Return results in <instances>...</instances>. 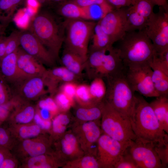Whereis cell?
I'll use <instances>...</instances> for the list:
<instances>
[{
  "label": "cell",
  "mask_w": 168,
  "mask_h": 168,
  "mask_svg": "<svg viewBox=\"0 0 168 168\" xmlns=\"http://www.w3.org/2000/svg\"><path fill=\"white\" fill-rule=\"evenodd\" d=\"M132 130L137 139L156 144L168 140L150 103L140 96H136L133 113L130 120Z\"/></svg>",
  "instance_id": "cell-1"
},
{
  "label": "cell",
  "mask_w": 168,
  "mask_h": 168,
  "mask_svg": "<svg viewBox=\"0 0 168 168\" xmlns=\"http://www.w3.org/2000/svg\"><path fill=\"white\" fill-rule=\"evenodd\" d=\"M117 42L116 48L125 67L150 63L156 53L144 30L126 32Z\"/></svg>",
  "instance_id": "cell-2"
},
{
  "label": "cell",
  "mask_w": 168,
  "mask_h": 168,
  "mask_svg": "<svg viewBox=\"0 0 168 168\" xmlns=\"http://www.w3.org/2000/svg\"><path fill=\"white\" fill-rule=\"evenodd\" d=\"M30 30L51 53L55 60L64 42V36L60 25L53 15L41 11L35 16Z\"/></svg>",
  "instance_id": "cell-3"
},
{
  "label": "cell",
  "mask_w": 168,
  "mask_h": 168,
  "mask_svg": "<svg viewBox=\"0 0 168 168\" xmlns=\"http://www.w3.org/2000/svg\"><path fill=\"white\" fill-rule=\"evenodd\" d=\"M124 72L106 78L107 84L105 100L123 117L130 121L136 96L125 79Z\"/></svg>",
  "instance_id": "cell-4"
},
{
  "label": "cell",
  "mask_w": 168,
  "mask_h": 168,
  "mask_svg": "<svg viewBox=\"0 0 168 168\" xmlns=\"http://www.w3.org/2000/svg\"><path fill=\"white\" fill-rule=\"evenodd\" d=\"M96 23L91 20L68 19L65 24V48L78 55L86 62L90 38Z\"/></svg>",
  "instance_id": "cell-5"
},
{
  "label": "cell",
  "mask_w": 168,
  "mask_h": 168,
  "mask_svg": "<svg viewBox=\"0 0 168 168\" xmlns=\"http://www.w3.org/2000/svg\"><path fill=\"white\" fill-rule=\"evenodd\" d=\"M101 119L102 130L112 138L128 146L137 139L130 121L123 117L105 99Z\"/></svg>",
  "instance_id": "cell-6"
},
{
  "label": "cell",
  "mask_w": 168,
  "mask_h": 168,
  "mask_svg": "<svg viewBox=\"0 0 168 168\" xmlns=\"http://www.w3.org/2000/svg\"><path fill=\"white\" fill-rule=\"evenodd\" d=\"M91 59L95 69L93 79L107 78L123 72L126 69L118 49L113 46L93 51Z\"/></svg>",
  "instance_id": "cell-7"
},
{
  "label": "cell",
  "mask_w": 168,
  "mask_h": 168,
  "mask_svg": "<svg viewBox=\"0 0 168 168\" xmlns=\"http://www.w3.org/2000/svg\"><path fill=\"white\" fill-rule=\"evenodd\" d=\"M152 71L149 63L132 65L126 67L124 75L134 92L147 97H156L159 95L152 80Z\"/></svg>",
  "instance_id": "cell-8"
},
{
  "label": "cell",
  "mask_w": 168,
  "mask_h": 168,
  "mask_svg": "<svg viewBox=\"0 0 168 168\" xmlns=\"http://www.w3.org/2000/svg\"><path fill=\"white\" fill-rule=\"evenodd\" d=\"M144 30L157 53L168 50V10L159 7L151 16Z\"/></svg>",
  "instance_id": "cell-9"
},
{
  "label": "cell",
  "mask_w": 168,
  "mask_h": 168,
  "mask_svg": "<svg viewBox=\"0 0 168 168\" xmlns=\"http://www.w3.org/2000/svg\"><path fill=\"white\" fill-rule=\"evenodd\" d=\"M96 158L100 168H114L121 156L128 146L104 133L97 142Z\"/></svg>",
  "instance_id": "cell-10"
},
{
  "label": "cell",
  "mask_w": 168,
  "mask_h": 168,
  "mask_svg": "<svg viewBox=\"0 0 168 168\" xmlns=\"http://www.w3.org/2000/svg\"><path fill=\"white\" fill-rule=\"evenodd\" d=\"M127 150L138 168H163L154 144L137 139L132 142Z\"/></svg>",
  "instance_id": "cell-11"
},
{
  "label": "cell",
  "mask_w": 168,
  "mask_h": 168,
  "mask_svg": "<svg viewBox=\"0 0 168 168\" xmlns=\"http://www.w3.org/2000/svg\"><path fill=\"white\" fill-rule=\"evenodd\" d=\"M155 6L152 0H136L127 7L126 32L144 30Z\"/></svg>",
  "instance_id": "cell-12"
},
{
  "label": "cell",
  "mask_w": 168,
  "mask_h": 168,
  "mask_svg": "<svg viewBox=\"0 0 168 168\" xmlns=\"http://www.w3.org/2000/svg\"><path fill=\"white\" fill-rule=\"evenodd\" d=\"M127 7L114 9L98 21L113 44L120 40L126 32Z\"/></svg>",
  "instance_id": "cell-13"
},
{
  "label": "cell",
  "mask_w": 168,
  "mask_h": 168,
  "mask_svg": "<svg viewBox=\"0 0 168 168\" xmlns=\"http://www.w3.org/2000/svg\"><path fill=\"white\" fill-rule=\"evenodd\" d=\"M20 42L21 48L24 51L43 65L50 67L54 65L55 58L30 30L20 31Z\"/></svg>",
  "instance_id": "cell-14"
},
{
  "label": "cell",
  "mask_w": 168,
  "mask_h": 168,
  "mask_svg": "<svg viewBox=\"0 0 168 168\" xmlns=\"http://www.w3.org/2000/svg\"><path fill=\"white\" fill-rule=\"evenodd\" d=\"M12 85V95L27 101L36 100L48 92L43 77L41 76L25 78Z\"/></svg>",
  "instance_id": "cell-15"
},
{
  "label": "cell",
  "mask_w": 168,
  "mask_h": 168,
  "mask_svg": "<svg viewBox=\"0 0 168 168\" xmlns=\"http://www.w3.org/2000/svg\"><path fill=\"white\" fill-rule=\"evenodd\" d=\"M74 134L84 152L89 154L101 135V131L94 121L85 122L77 126Z\"/></svg>",
  "instance_id": "cell-16"
},
{
  "label": "cell",
  "mask_w": 168,
  "mask_h": 168,
  "mask_svg": "<svg viewBox=\"0 0 168 168\" xmlns=\"http://www.w3.org/2000/svg\"><path fill=\"white\" fill-rule=\"evenodd\" d=\"M17 65L21 76L25 78L35 76L43 77L47 69L44 65L19 47L17 50Z\"/></svg>",
  "instance_id": "cell-17"
},
{
  "label": "cell",
  "mask_w": 168,
  "mask_h": 168,
  "mask_svg": "<svg viewBox=\"0 0 168 168\" xmlns=\"http://www.w3.org/2000/svg\"><path fill=\"white\" fill-rule=\"evenodd\" d=\"M43 77L48 92L51 95L57 92L59 84L69 82H77L80 78L63 66L47 69Z\"/></svg>",
  "instance_id": "cell-18"
},
{
  "label": "cell",
  "mask_w": 168,
  "mask_h": 168,
  "mask_svg": "<svg viewBox=\"0 0 168 168\" xmlns=\"http://www.w3.org/2000/svg\"><path fill=\"white\" fill-rule=\"evenodd\" d=\"M47 139L44 136L39 135L21 140L18 146V152L25 157L24 159L48 153L49 143Z\"/></svg>",
  "instance_id": "cell-19"
},
{
  "label": "cell",
  "mask_w": 168,
  "mask_h": 168,
  "mask_svg": "<svg viewBox=\"0 0 168 168\" xmlns=\"http://www.w3.org/2000/svg\"><path fill=\"white\" fill-rule=\"evenodd\" d=\"M64 134L59 143L60 152L58 154L59 157L70 161L83 156L84 152L76 135L69 133Z\"/></svg>",
  "instance_id": "cell-20"
},
{
  "label": "cell",
  "mask_w": 168,
  "mask_h": 168,
  "mask_svg": "<svg viewBox=\"0 0 168 168\" xmlns=\"http://www.w3.org/2000/svg\"><path fill=\"white\" fill-rule=\"evenodd\" d=\"M36 112L33 105L20 99L8 119L12 125L28 124L33 120Z\"/></svg>",
  "instance_id": "cell-21"
},
{
  "label": "cell",
  "mask_w": 168,
  "mask_h": 168,
  "mask_svg": "<svg viewBox=\"0 0 168 168\" xmlns=\"http://www.w3.org/2000/svg\"><path fill=\"white\" fill-rule=\"evenodd\" d=\"M17 60V51L5 55L0 60L1 75L7 82L12 84L24 78L19 74Z\"/></svg>",
  "instance_id": "cell-22"
},
{
  "label": "cell",
  "mask_w": 168,
  "mask_h": 168,
  "mask_svg": "<svg viewBox=\"0 0 168 168\" xmlns=\"http://www.w3.org/2000/svg\"><path fill=\"white\" fill-rule=\"evenodd\" d=\"M61 160L62 159L58 154L48 152L24 159L22 166L26 168H56L61 164L60 162Z\"/></svg>",
  "instance_id": "cell-23"
},
{
  "label": "cell",
  "mask_w": 168,
  "mask_h": 168,
  "mask_svg": "<svg viewBox=\"0 0 168 168\" xmlns=\"http://www.w3.org/2000/svg\"><path fill=\"white\" fill-rule=\"evenodd\" d=\"M63 66L80 77L85 69L86 62L80 56L65 48L61 59Z\"/></svg>",
  "instance_id": "cell-24"
},
{
  "label": "cell",
  "mask_w": 168,
  "mask_h": 168,
  "mask_svg": "<svg viewBox=\"0 0 168 168\" xmlns=\"http://www.w3.org/2000/svg\"><path fill=\"white\" fill-rule=\"evenodd\" d=\"M150 104L163 129L168 133V96H160Z\"/></svg>",
  "instance_id": "cell-25"
},
{
  "label": "cell",
  "mask_w": 168,
  "mask_h": 168,
  "mask_svg": "<svg viewBox=\"0 0 168 168\" xmlns=\"http://www.w3.org/2000/svg\"><path fill=\"white\" fill-rule=\"evenodd\" d=\"M9 128L12 136L16 137L21 141L38 137L40 134L42 130L35 123L12 125Z\"/></svg>",
  "instance_id": "cell-26"
},
{
  "label": "cell",
  "mask_w": 168,
  "mask_h": 168,
  "mask_svg": "<svg viewBox=\"0 0 168 168\" xmlns=\"http://www.w3.org/2000/svg\"><path fill=\"white\" fill-rule=\"evenodd\" d=\"M90 40V52L105 49L113 46L109 36L103 30L98 21L94 28Z\"/></svg>",
  "instance_id": "cell-27"
},
{
  "label": "cell",
  "mask_w": 168,
  "mask_h": 168,
  "mask_svg": "<svg viewBox=\"0 0 168 168\" xmlns=\"http://www.w3.org/2000/svg\"><path fill=\"white\" fill-rule=\"evenodd\" d=\"M58 9L59 14L68 19H80L90 20L84 7L72 2H64Z\"/></svg>",
  "instance_id": "cell-28"
},
{
  "label": "cell",
  "mask_w": 168,
  "mask_h": 168,
  "mask_svg": "<svg viewBox=\"0 0 168 168\" xmlns=\"http://www.w3.org/2000/svg\"><path fill=\"white\" fill-rule=\"evenodd\" d=\"M103 101L89 106H79L75 112L77 118L81 121L88 122L94 121L101 118Z\"/></svg>",
  "instance_id": "cell-29"
},
{
  "label": "cell",
  "mask_w": 168,
  "mask_h": 168,
  "mask_svg": "<svg viewBox=\"0 0 168 168\" xmlns=\"http://www.w3.org/2000/svg\"><path fill=\"white\" fill-rule=\"evenodd\" d=\"M152 68V80L155 90L159 96H168V75L157 68Z\"/></svg>",
  "instance_id": "cell-30"
},
{
  "label": "cell",
  "mask_w": 168,
  "mask_h": 168,
  "mask_svg": "<svg viewBox=\"0 0 168 168\" xmlns=\"http://www.w3.org/2000/svg\"><path fill=\"white\" fill-rule=\"evenodd\" d=\"M89 87L91 96L94 102L98 104L103 102L106 92V86L103 78L100 77L94 78Z\"/></svg>",
  "instance_id": "cell-31"
},
{
  "label": "cell",
  "mask_w": 168,
  "mask_h": 168,
  "mask_svg": "<svg viewBox=\"0 0 168 168\" xmlns=\"http://www.w3.org/2000/svg\"><path fill=\"white\" fill-rule=\"evenodd\" d=\"M23 0H0V21L8 25L15 11Z\"/></svg>",
  "instance_id": "cell-32"
},
{
  "label": "cell",
  "mask_w": 168,
  "mask_h": 168,
  "mask_svg": "<svg viewBox=\"0 0 168 168\" xmlns=\"http://www.w3.org/2000/svg\"><path fill=\"white\" fill-rule=\"evenodd\" d=\"M64 167L71 168H100L96 157L93 155L87 154L75 159L69 161Z\"/></svg>",
  "instance_id": "cell-33"
},
{
  "label": "cell",
  "mask_w": 168,
  "mask_h": 168,
  "mask_svg": "<svg viewBox=\"0 0 168 168\" xmlns=\"http://www.w3.org/2000/svg\"><path fill=\"white\" fill-rule=\"evenodd\" d=\"M84 8L88 14L90 20L93 21H99L107 13L114 9L107 2Z\"/></svg>",
  "instance_id": "cell-34"
},
{
  "label": "cell",
  "mask_w": 168,
  "mask_h": 168,
  "mask_svg": "<svg viewBox=\"0 0 168 168\" xmlns=\"http://www.w3.org/2000/svg\"><path fill=\"white\" fill-rule=\"evenodd\" d=\"M75 99L79 106H89L97 104L94 102L91 98L90 93L89 85L85 84H78Z\"/></svg>",
  "instance_id": "cell-35"
},
{
  "label": "cell",
  "mask_w": 168,
  "mask_h": 168,
  "mask_svg": "<svg viewBox=\"0 0 168 168\" xmlns=\"http://www.w3.org/2000/svg\"><path fill=\"white\" fill-rule=\"evenodd\" d=\"M69 123V117L64 112L57 115L54 118L52 123V132L56 135L63 134Z\"/></svg>",
  "instance_id": "cell-36"
},
{
  "label": "cell",
  "mask_w": 168,
  "mask_h": 168,
  "mask_svg": "<svg viewBox=\"0 0 168 168\" xmlns=\"http://www.w3.org/2000/svg\"><path fill=\"white\" fill-rule=\"evenodd\" d=\"M150 65L152 68H157L168 75V50L160 54L156 53Z\"/></svg>",
  "instance_id": "cell-37"
},
{
  "label": "cell",
  "mask_w": 168,
  "mask_h": 168,
  "mask_svg": "<svg viewBox=\"0 0 168 168\" xmlns=\"http://www.w3.org/2000/svg\"><path fill=\"white\" fill-rule=\"evenodd\" d=\"M59 111L65 112L68 110L74 104V100L58 91L54 98Z\"/></svg>",
  "instance_id": "cell-38"
},
{
  "label": "cell",
  "mask_w": 168,
  "mask_h": 168,
  "mask_svg": "<svg viewBox=\"0 0 168 168\" xmlns=\"http://www.w3.org/2000/svg\"><path fill=\"white\" fill-rule=\"evenodd\" d=\"M154 147L163 168L167 167L168 165V140L154 144Z\"/></svg>",
  "instance_id": "cell-39"
},
{
  "label": "cell",
  "mask_w": 168,
  "mask_h": 168,
  "mask_svg": "<svg viewBox=\"0 0 168 168\" xmlns=\"http://www.w3.org/2000/svg\"><path fill=\"white\" fill-rule=\"evenodd\" d=\"M20 32L14 31L7 37L5 56L16 52L18 49L20 45Z\"/></svg>",
  "instance_id": "cell-40"
},
{
  "label": "cell",
  "mask_w": 168,
  "mask_h": 168,
  "mask_svg": "<svg viewBox=\"0 0 168 168\" xmlns=\"http://www.w3.org/2000/svg\"><path fill=\"white\" fill-rule=\"evenodd\" d=\"M7 82L0 75V105L9 102L12 97L11 89L7 84Z\"/></svg>",
  "instance_id": "cell-41"
},
{
  "label": "cell",
  "mask_w": 168,
  "mask_h": 168,
  "mask_svg": "<svg viewBox=\"0 0 168 168\" xmlns=\"http://www.w3.org/2000/svg\"><path fill=\"white\" fill-rule=\"evenodd\" d=\"M13 138L9 128L0 126V147L10 149L13 146Z\"/></svg>",
  "instance_id": "cell-42"
},
{
  "label": "cell",
  "mask_w": 168,
  "mask_h": 168,
  "mask_svg": "<svg viewBox=\"0 0 168 168\" xmlns=\"http://www.w3.org/2000/svg\"><path fill=\"white\" fill-rule=\"evenodd\" d=\"M114 168H138L127 149L115 165Z\"/></svg>",
  "instance_id": "cell-43"
},
{
  "label": "cell",
  "mask_w": 168,
  "mask_h": 168,
  "mask_svg": "<svg viewBox=\"0 0 168 168\" xmlns=\"http://www.w3.org/2000/svg\"><path fill=\"white\" fill-rule=\"evenodd\" d=\"M16 105V101L13 98L8 103L0 105V125L9 116Z\"/></svg>",
  "instance_id": "cell-44"
},
{
  "label": "cell",
  "mask_w": 168,
  "mask_h": 168,
  "mask_svg": "<svg viewBox=\"0 0 168 168\" xmlns=\"http://www.w3.org/2000/svg\"><path fill=\"white\" fill-rule=\"evenodd\" d=\"M38 105L40 109L47 110L52 115L56 114L59 111L54 99L51 97L41 100L39 102Z\"/></svg>",
  "instance_id": "cell-45"
},
{
  "label": "cell",
  "mask_w": 168,
  "mask_h": 168,
  "mask_svg": "<svg viewBox=\"0 0 168 168\" xmlns=\"http://www.w3.org/2000/svg\"><path fill=\"white\" fill-rule=\"evenodd\" d=\"M78 84L76 82H67L62 84L59 88V91L69 98L75 99L76 90Z\"/></svg>",
  "instance_id": "cell-46"
},
{
  "label": "cell",
  "mask_w": 168,
  "mask_h": 168,
  "mask_svg": "<svg viewBox=\"0 0 168 168\" xmlns=\"http://www.w3.org/2000/svg\"><path fill=\"white\" fill-rule=\"evenodd\" d=\"M33 120L34 123L37 124L43 130L49 129L52 125V123L49 120H46L42 119L38 112H36L34 117Z\"/></svg>",
  "instance_id": "cell-47"
},
{
  "label": "cell",
  "mask_w": 168,
  "mask_h": 168,
  "mask_svg": "<svg viewBox=\"0 0 168 168\" xmlns=\"http://www.w3.org/2000/svg\"><path fill=\"white\" fill-rule=\"evenodd\" d=\"M114 9L128 7L133 5L136 0H106Z\"/></svg>",
  "instance_id": "cell-48"
},
{
  "label": "cell",
  "mask_w": 168,
  "mask_h": 168,
  "mask_svg": "<svg viewBox=\"0 0 168 168\" xmlns=\"http://www.w3.org/2000/svg\"><path fill=\"white\" fill-rule=\"evenodd\" d=\"M69 1L82 7L96 4H101L107 2L106 0H70Z\"/></svg>",
  "instance_id": "cell-49"
},
{
  "label": "cell",
  "mask_w": 168,
  "mask_h": 168,
  "mask_svg": "<svg viewBox=\"0 0 168 168\" xmlns=\"http://www.w3.org/2000/svg\"><path fill=\"white\" fill-rule=\"evenodd\" d=\"M18 165L17 160L11 154L5 159L0 168H17Z\"/></svg>",
  "instance_id": "cell-50"
},
{
  "label": "cell",
  "mask_w": 168,
  "mask_h": 168,
  "mask_svg": "<svg viewBox=\"0 0 168 168\" xmlns=\"http://www.w3.org/2000/svg\"><path fill=\"white\" fill-rule=\"evenodd\" d=\"M7 37L0 36V60L5 55Z\"/></svg>",
  "instance_id": "cell-51"
},
{
  "label": "cell",
  "mask_w": 168,
  "mask_h": 168,
  "mask_svg": "<svg viewBox=\"0 0 168 168\" xmlns=\"http://www.w3.org/2000/svg\"><path fill=\"white\" fill-rule=\"evenodd\" d=\"M9 149L0 147V167L5 159L11 154Z\"/></svg>",
  "instance_id": "cell-52"
},
{
  "label": "cell",
  "mask_w": 168,
  "mask_h": 168,
  "mask_svg": "<svg viewBox=\"0 0 168 168\" xmlns=\"http://www.w3.org/2000/svg\"><path fill=\"white\" fill-rule=\"evenodd\" d=\"M38 113L42 119L46 120H49L50 116L52 115L49 111L42 109H40Z\"/></svg>",
  "instance_id": "cell-53"
},
{
  "label": "cell",
  "mask_w": 168,
  "mask_h": 168,
  "mask_svg": "<svg viewBox=\"0 0 168 168\" xmlns=\"http://www.w3.org/2000/svg\"><path fill=\"white\" fill-rule=\"evenodd\" d=\"M155 5L162 7L165 9L168 10L167 0H152Z\"/></svg>",
  "instance_id": "cell-54"
},
{
  "label": "cell",
  "mask_w": 168,
  "mask_h": 168,
  "mask_svg": "<svg viewBox=\"0 0 168 168\" xmlns=\"http://www.w3.org/2000/svg\"><path fill=\"white\" fill-rule=\"evenodd\" d=\"M7 26L0 21V36L3 34Z\"/></svg>",
  "instance_id": "cell-55"
},
{
  "label": "cell",
  "mask_w": 168,
  "mask_h": 168,
  "mask_svg": "<svg viewBox=\"0 0 168 168\" xmlns=\"http://www.w3.org/2000/svg\"><path fill=\"white\" fill-rule=\"evenodd\" d=\"M54 2L63 3L65 2L66 0H49Z\"/></svg>",
  "instance_id": "cell-56"
},
{
  "label": "cell",
  "mask_w": 168,
  "mask_h": 168,
  "mask_svg": "<svg viewBox=\"0 0 168 168\" xmlns=\"http://www.w3.org/2000/svg\"><path fill=\"white\" fill-rule=\"evenodd\" d=\"M38 2L40 3H43L49 0H35Z\"/></svg>",
  "instance_id": "cell-57"
},
{
  "label": "cell",
  "mask_w": 168,
  "mask_h": 168,
  "mask_svg": "<svg viewBox=\"0 0 168 168\" xmlns=\"http://www.w3.org/2000/svg\"></svg>",
  "instance_id": "cell-58"
}]
</instances>
